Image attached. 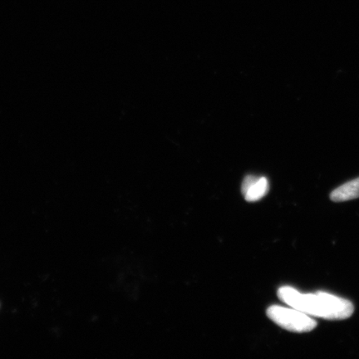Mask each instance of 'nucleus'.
<instances>
[{"mask_svg": "<svg viewBox=\"0 0 359 359\" xmlns=\"http://www.w3.org/2000/svg\"><path fill=\"white\" fill-rule=\"evenodd\" d=\"M278 297L291 308L309 316L327 320H344L353 316L354 306L349 300L325 292L302 294L292 287L284 286L278 290Z\"/></svg>", "mask_w": 359, "mask_h": 359, "instance_id": "1", "label": "nucleus"}, {"mask_svg": "<svg viewBox=\"0 0 359 359\" xmlns=\"http://www.w3.org/2000/svg\"><path fill=\"white\" fill-rule=\"evenodd\" d=\"M266 313L269 320L277 325L294 333H308L317 327V322L311 316L294 308L272 305Z\"/></svg>", "mask_w": 359, "mask_h": 359, "instance_id": "2", "label": "nucleus"}, {"mask_svg": "<svg viewBox=\"0 0 359 359\" xmlns=\"http://www.w3.org/2000/svg\"><path fill=\"white\" fill-rule=\"evenodd\" d=\"M258 177L252 176V175H249V176L245 177L244 179L243 183H242L241 187V192L242 194L245 195V192L248 191L249 188L250 187L252 184L257 181V179Z\"/></svg>", "mask_w": 359, "mask_h": 359, "instance_id": "5", "label": "nucleus"}, {"mask_svg": "<svg viewBox=\"0 0 359 359\" xmlns=\"http://www.w3.org/2000/svg\"><path fill=\"white\" fill-rule=\"evenodd\" d=\"M359 198V177L340 186L330 194L334 202H344Z\"/></svg>", "mask_w": 359, "mask_h": 359, "instance_id": "3", "label": "nucleus"}, {"mask_svg": "<svg viewBox=\"0 0 359 359\" xmlns=\"http://www.w3.org/2000/svg\"><path fill=\"white\" fill-rule=\"evenodd\" d=\"M269 185L267 178L258 177L248 191L245 192V199L246 201L255 202L262 200L267 195Z\"/></svg>", "mask_w": 359, "mask_h": 359, "instance_id": "4", "label": "nucleus"}]
</instances>
